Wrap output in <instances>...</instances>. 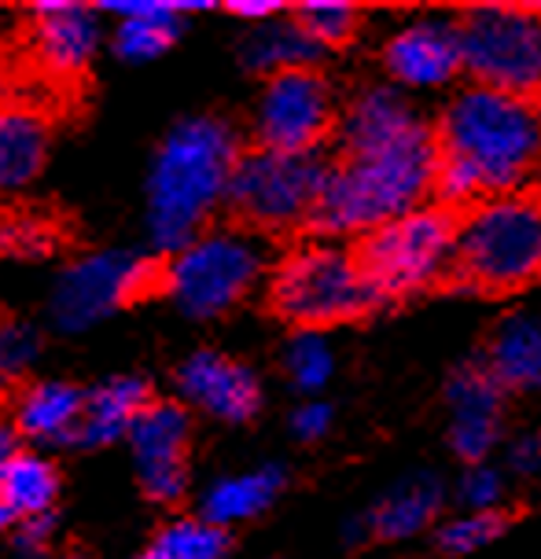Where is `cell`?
Here are the masks:
<instances>
[{"mask_svg":"<svg viewBox=\"0 0 541 559\" xmlns=\"http://www.w3.org/2000/svg\"><path fill=\"white\" fill-rule=\"evenodd\" d=\"M435 147L431 188L446 206L513 195L538 158V111L524 96L472 85L446 107Z\"/></svg>","mask_w":541,"mask_h":559,"instance_id":"obj_1","label":"cell"},{"mask_svg":"<svg viewBox=\"0 0 541 559\" xmlns=\"http://www.w3.org/2000/svg\"><path fill=\"white\" fill-rule=\"evenodd\" d=\"M435 158L438 147L427 122L390 144L343 152V163L328 169L309 228L320 236H354L409 214L431 192Z\"/></svg>","mask_w":541,"mask_h":559,"instance_id":"obj_2","label":"cell"},{"mask_svg":"<svg viewBox=\"0 0 541 559\" xmlns=\"http://www.w3.org/2000/svg\"><path fill=\"white\" fill-rule=\"evenodd\" d=\"M239 158L236 129L222 118H188L169 129L148 185V225L158 247L180 251L199 236Z\"/></svg>","mask_w":541,"mask_h":559,"instance_id":"obj_3","label":"cell"},{"mask_svg":"<svg viewBox=\"0 0 541 559\" xmlns=\"http://www.w3.org/2000/svg\"><path fill=\"white\" fill-rule=\"evenodd\" d=\"M541 265V214L527 195L479 203L457 225L449 284L457 292L508 295L527 287Z\"/></svg>","mask_w":541,"mask_h":559,"instance_id":"obj_4","label":"cell"},{"mask_svg":"<svg viewBox=\"0 0 541 559\" xmlns=\"http://www.w3.org/2000/svg\"><path fill=\"white\" fill-rule=\"evenodd\" d=\"M376 302L379 298L361 273L354 251L332 243H309L287 254L269 280V306L298 332L357 321Z\"/></svg>","mask_w":541,"mask_h":559,"instance_id":"obj_5","label":"cell"},{"mask_svg":"<svg viewBox=\"0 0 541 559\" xmlns=\"http://www.w3.org/2000/svg\"><path fill=\"white\" fill-rule=\"evenodd\" d=\"M457 222L443 206H416L395 222L373 228L354 251L376 298H402L435 284L454 262Z\"/></svg>","mask_w":541,"mask_h":559,"instance_id":"obj_6","label":"cell"},{"mask_svg":"<svg viewBox=\"0 0 541 559\" xmlns=\"http://www.w3.org/2000/svg\"><path fill=\"white\" fill-rule=\"evenodd\" d=\"M328 163L320 152L306 155H280L255 147L239 155L225 188V203L236 222L250 228H295L309 225L320 188L328 181Z\"/></svg>","mask_w":541,"mask_h":559,"instance_id":"obj_7","label":"cell"},{"mask_svg":"<svg viewBox=\"0 0 541 559\" xmlns=\"http://www.w3.org/2000/svg\"><path fill=\"white\" fill-rule=\"evenodd\" d=\"M460 67L475 85L530 99L541 82V26L527 8L483 4L457 23Z\"/></svg>","mask_w":541,"mask_h":559,"instance_id":"obj_8","label":"cell"},{"mask_svg":"<svg viewBox=\"0 0 541 559\" xmlns=\"http://www.w3.org/2000/svg\"><path fill=\"white\" fill-rule=\"evenodd\" d=\"M266 269L262 247L244 233H207L180 247L163 269V292L196 321H210L233 309Z\"/></svg>","mask_w":541,"mask_h":559,"instance_id":"obj_9","label":"cell"},{"mask_svg":"<svg viewBox=\"0 0 541 559\" xmlns=\"http://www.w3.org/2000/svg\"><path fill=\"white\" fill-rule=\"evenodd\" d=\"M163 269L152 258L104 251L74 262L52 292V321L63 332H85L115 309L163 292Z\"/></svg>","mask_w":541,"mask_h":559,"instance_id":"obj_10","label":"cell"},{"mask_svg":"<svg viewBox=\"0 0 541 559\" xmlns=\"http://www.w3.org/2000/svg\"><path fill=\"white\" fill-rule=\"evenodd\" d=\"M332 129L336 96L317 70H287L269 78L255 111L258 147L280 155H306L317 152Z\"/></svg>","mask_w":541,"mask_h":559,"instance_id":"obj_11","label":"cell"},{"mask_svg":"<svg viewBox=\"0 0 541 559\" xmlns=\"http://www.w3.org/2000/svg\"><path fill=\"white\" fill-rule=\"evenodd\" d=\"M188 442L192 419L177 402H152L129 427L137 475L144 493L158 504L180 501L188 486Z\"/></svg>","mask_w":541,"mask_h":559,"instance_id":"obj_12","label":"cell"},{"mask_svg":"<svg viewBox=\"0 0 541 559\" xmlns=\"http://www.w3.org/2000/svg\"><path fill=\"white\" fill-rule=\"evenodd\" d=\"M177 386L196 408L225 419V424H247L262 408L258 376L247 365L217 354V349H199V354L188 357L177 372Z\"/></svg>","mask_w":541,"mask_h":559,"instance_id":"obj_13","label":"cell"},{"mask_svg":"<svg viewBox=\"0 0 541 559\" xmlns=\"http://www.w3.org/2000/svg\"><path fill=\"white\" fill-rule=\"evenodd\" d=\"M384 63L390 78L409 88H438L454 82V74L460 70L457 23H449V19L409 23L387 41Z\"/></svg>","mask_w":541,"mask_h":559,"instance_id":"obj_14","label":"cell"},{"mask_svg":"<svg viewBox=\"0 0 541 559\" xmlns=\"http://www.w3.org/2000/svg\"><path fill=\"white\" fill-rule=\"evenodd\" d=\"M99 23L85 4H37L34 52L59 78H78L93 63Z\"/></svg>","mask_w":541,"mask_h":559,"instance_id":"obj_15","label":"cell"},{"mask_svg":"<svg viewBox=\"0 0 541 559\" xmlns=\"http://www.w3.org/2000/svg\"><path fill=\"white\" fill-rule=\"evenodd\" d=\"M107 12H115L122 23L115 29V52L122 59H133V63H144V59L163 56L169 45L177 41L180 34V15L185 12H199V0H188V4H169V0H107Z\"/></svg>","mask_w":541,"mask_h":559,"instance_id":"obj_16","label":"cell"},{"mask_svg":"<svg viewBox=\"0 0 541 559\" xmlns=\"http://www.w3.org/2000/svg\"><path fill=\"white\" fill-rule=\"evenodd\" d=\"M152 405V391L140 376H115L93 386L82 405L78 445H111L129 435L133 419Z\"/></svg>","mask_w":541,"mask_h":559,"instance_id":"obj_17","label":"cell"},{"mask_svg":"<svg viewBox=\"0 0 541 559\" xmlns=\"http://www.w3.org/2000/svg\"><path fill=\"white\" fill-rule=\"evenodd\" d=\"M48 126L34 107L0 104V192H15L45 169Z\"/></svg>","mask_w":541,"mask_h":559,"instance_id":"obj_18","label":"cell"},{"mask_svg":"<svg viewBox=\"0 0 541 559\" xmlns=\"http://www.w3.org/2000/svg\"><path fill=\"white\" fill-rule=\"evenodd\" d=\"M85 394L70 383H37L19 397L15 405V435H26L34 442H74L82 427Z\"/></svg>","mask_w":541,"mask_h":559,"instance_id":"obj_19","label":"cell"},{"mask_svg":"<svg viewBox=\"0 0 541 559\" xmlns=\"http://www.w3.org/2000/svg\"><path fill=\"white\" fill-rule=\"evenodd\" d=\"M420 118L409 99L395 88H368L361 93L343 118V152H365V147L390 144V140L405 136L416 129Z\"/></svg>","mask_w":541,"mask_h":559,"instance_id":"obj_20","label":"cell"},{"mask_svg":"<svg viewBox=\"0 0 541 559\" xmlns=\"http://www.w3.org/2000/svg\"><path fill=\"white\" fill-rule=\"evenodd\" d=\"M483 368L501 391H530L541 379V328L534 317L516 313L501 321L490 338Z\"/></svg>","mask_w":541,"mask_h":559,"instance_id":"obj_21","label":"cell"},{"mask_svg":"<svg viewBox=\"0 0 541 559\" xmlns=\"http://www.w3.org/2000/svg\"><path fill=\"white\" fill-rule=\"evenodd\" d=\"M443 497H446L443 483H438L435 475H413L398 489H390L384 501L376 504L368 526H373V534L384 537V542H405V537H413L424 531V526L435 523L438 508H443Z\"/></svg>","mask_w":541,"mask_h":559,"instance_id":"obj_22","label":"cell"},{"mask_svg":"<svg viewBox=\"0 0 541 559\" xmlns=\"http://www.w3.org/2000/svg\"><path fill=\"white\" fill-rule=\"evenodd\" d=\"M280 486H284V472L280 467H258V472L228 475L203 493V519L210 526H222V531L233 523H244V519H255L277 501Z\"/></svg>","mask_w":541,"mask_h":559,"instance_id":"obj_23","label":"cell"},{"mask_svg":"<svg viewBox=\"0 0 541 559\" xmlns=\"http://www.w3.org/2000/svg\"><path fill=\"white\" fill-rule=\"evenodd\" d=\"M325 56L320 48L303 34L295 19H269L250 29L244 41V63L255 74H287V70H314L317 59Z\"/></svg>","mask_w":541,"mask_h":559,"instance_id":"obj_24","label":"cell"},{"mask_svg":"<svg viewBox=\"0 0 541 559\" xmlns=\"http://www.w3.org/2000/svg\"><path fill=\"white\" fill-rule=\"evenodd\" d=\"M59 497V472L52 461L37 453H15L0 467V504L12 519H37L52 515Z\"/></svg>","mask_w":541,"mask_h":559,"instance_id":"obj_25","label":"cell"},{"mask_svg":"<svg viewBox=\"0 0 541 559\" xmlns=\"http://www.w3.org/2000/svg\"><path fill=\"white\" fill-rule=\"evenodd\" d=\"M501 394L483 365H460L446 383L454 424H501Z\"/></svg>","mask_w":541,"mask_h":559,"instance_id":"obj_26","label":"cell"},{"mask_svg":"<svg viewBox=\"0 0 541 559\" xmlns=\"http://www.w3.org/2000/svg\"><path fill=\"white\" fill-rule=\"evenodd\" d=\"M152 552L158 559H225L228 531L210 526L207 519H177L155 537Z\"/></svg>","mask_w":541,"mask_h":559,"instance_id":"obj_27","label":"cell"},{"mask_svg":"<svg viewBox=\"0 0 541 559\" xmlns=\"http://www.w3.org/2000/svg\"><path fill=\"white\" fill-rule=\"evenodd\" d=\"M295 23L303 26V34L314 41L320 52L336 45H346L357 29V8L343 4V0H309L298 8Z\"/></svg>","mask_w":541,"mask_h":559,"instance_id":"obj_28","label":"cell"},{"mask_svg":"<svg viewBox=\"0 0 541 559\" xmlns=\"http://www.w3.org/2000/svg\"><path fill=\"white\" fill-rule=\"evenodd\" d=\"M284 365H287V376H292V383L298 391H320L336 372L332 346L325 343L320 332H298L292 343H287Z\"/></svg>","mask_w":541,"mask_h":559,"instance_id":"obj_29","label":"cell"},{"mask_svg":"<svg viewBox=\"0 0 541 559\" xmlns=\"http://www.w3.org/2000/svg\"><path fill=\"white\" fill-rule=\"evenodd\" d=\"M508 519L501 512H468V515H457L438 531V548L449 556H468V552H479V548L494 545L501 534H505Z\"/></svg>","mask_w":541,"mask_h":559,"instance_id":"obj_30","label":"cell"},{"mask_svg":"<svg viewBox=\"0 0 541 559\" xmlns=\"http://www.w3.org/2000/svg\"><path fill=\"white\" fill-rule=\"evenodd\" d=\"M52 247H56V233L42 217L0 214V254L37 258V254H48Z\"/></svg>","mask_w":541,"mask_h":559,"instance_id":"obj_31","label":"cell"},{"mask_svg":"<svg viewBox=\"0 0 541 559\" xmlns=\"http://www.w3.org/2000/svg\"><path fill=\"white\" fill-rule=\"evenodd\" d=\"M34 354H37V335L30 332L26 324H15V321L0 324V391H8V386L26 372Z\"/></svg>","mask_w":541,"mask_h":559,"instance_id":"obj_32","label":"cell"},{"mask_svg":"<svg viewBox=\"0 0 541 559\" xmlns=\"http://www.w3.org/2000/svg\"><path fill=\"white\" fill-rule=\"evenodd\" d=\"M501 493H505L501 475L486 464H472L468 475L460 478V501H464V508H472V512H497Z\"/></svg>","mask_w":541,"mask_h":559,"instance_id":"obj_33","label":"cell"},{"mask_svg":"<svg viewBox=\"0 0 541 559\" xmlns=\"http://www.w3.org/2000/svg\"><path fill=\"white\" fill-rule=\"evenodd\" d=\"M328 427H332V408H328L325 402H306V405L295 408L292 435L303 438V442H317V438H325Z\"/></svg>","mask_w":541,"mask_h":559,"instance_id":"obj_34","label":"cell"},{"mask_svg":"<svg viewBox=\"0 0 541 559\" xmlns=\"http://www.w3.org/2000/svg\"><path fill=\"white\" fill-rule=\"evenodd\" d=\"M52 531H56V519L52 515H37V519H23L15 534V545L23 556H42L48 545H52Z\"/></svg>","mask_w":541,"mask_h":559,"instance_id":"obj_35","label":"cell"},{"mask_svg":"<svg viewBox=\"0 0 541 559\" xmlns=\"http://www.w3.org/2000/svg\"><path fill=\"white\" fill-rule=\"evenodd\" d=\"M541 464V445L534 435H524L519 442L513 445V467L519 475H534Z\"/></svg>","mask_w":541,"mask_h":559,"instance_id":"obj_36","label":"cell"},{"mask_svg":"<svg viewBox=\"0 0 541 559\" xmlns=\"http://www.w3.org/2000/svg\"><path fill=\"white\" fill-rule=\"evenodd\" d=\"M228 12L239 15V19H250V23H269V19H277L280 4L277 0H233Z\"/></svg>","mask_w":541,"mask_h":559,"instance_id":"obj_37","label":"cell"},{"mask_svg":"<svg viewBox=\"0 0 541 559\" xmlns=\"http://www.w3.org/2000/svg\"><path fill=\"white\" fill-rule=\"evenodd\" d=\"M15 453H19V435H15V427L0 419V467L12 461Z\"/></svg>","mask_w":541,"mask_h":559,"instance_id":"obj_38","label":"cell"},{"mask_svg":"<svg viewBox=\"0 0 541 559\" xmlns=\"http://www.w3.org/2000/svg\"><path fill=\"white\" fill-rule=\"evenodd\" d=\"M8 519H12V515H8V508L0 504V531H4V526H8Z\"/></svg>","mask_w":541,"mask_h":559,"instance_id":"obj_39","label":"cell"},{"mask_svg":"<svg viewBox=\"0 0 541 559\" xmlns=\"http://www.w3.org/2000/svg\"><path fill=\"white\" fill-rule=\"evenodd\" d=\"M133 559H158V556L152 552V548H148V552H140V556H133Z\"/></svg>","mask_w":541,"mask_h":559,"instance_id":"obj_40","label":"cell"},{"mask_svg":"<svg viewBox=\"0 0 541 559\" xmlns=\"http://www.w3.org/2000/svg\"><path fill=\"white\" fill-rule=\"evenodd\" d=\"M63 559H85V556H63Z\"/></svg>","mask_w":541,"mask_h":559,"instance_id":"obj_41","label":"cell"}]
</instances>
